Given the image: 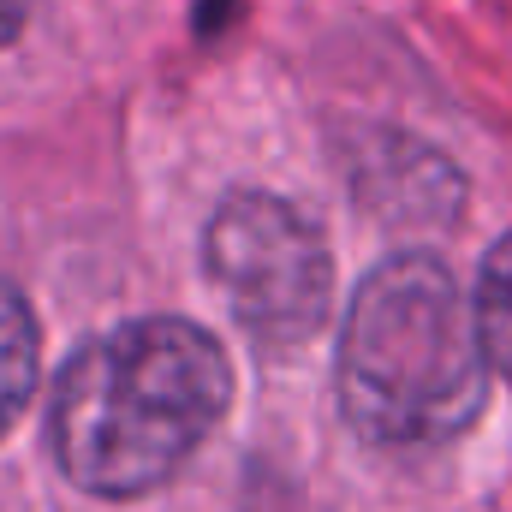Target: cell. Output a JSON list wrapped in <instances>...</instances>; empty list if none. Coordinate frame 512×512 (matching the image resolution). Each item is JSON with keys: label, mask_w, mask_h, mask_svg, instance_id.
I'll return each instance as SVG.
<instances>
[{"label": "cell", "mask_w": 512, "mask_h": 512, "mask_svg": "<svg viewBox=\"0 0 512 512\" xmlns=\"http://www.w3.org/2000/svg\"><path fill=\"white\" fill-rule=\"evenodd\" d=\"M227 399L233 364L209 328L137 316L60 370L48 411L54 465L96 501H137L209 441Z\"/></svg>", "instance_id": "1"}, {"label": "cell", "mask_w": 512, "mask_h": 512, "mask_svg": "<svg viewBox=\"0 0 512 512\" xmlns=\"http://www.w3.org/2000/svg\"><path fill=\"white\" fill-rule=\"evenodd\" d=\"M340 411L370 447H441L489 399V358L459 274L429 251L382 256L340 328Z\"/></svg>", "instance_id": "2"}, {"label": "cell", "mask_w": 512, "mask_h": 512, "mask_svg": "<svg viewBox=\"0 0 512 512\" xmlns=\"http://www.w3.org/2000/svg\"><path fill=\"white\" fill-rule=\"evenodd\" d=\"M203 268L256 346L286 352L328 322L334 256L322 227L268 191H233L203 233Z\"/></svg>", "instance_id": "3"}, {"label": "cell", "mask_w": 512, "mask_h": 512, "mask_svg": "<svg viewBox=\"0 0 512 512\" xmlns=\"http://www.w3.org/2000/svg\"><path fill=\"white\" fill-rule=\"evenodd\" d=\"M346 179L358 185V197L405 227H441L459 209V173L453 161H441L435 149H423L417 137L382 131L376 149H358V161L346 167Z\"/></svg>", "instance_id": "4"}, {"label": "cell", "mask_w": 512, "mask_h": 512, "mask_svg": "<svg viewBox=\"0 0 512 512\" xmlns=\"http://www.w3.org/2000/svg\"><path fill=\"white\" fill-rule=\"evenodd\" d=\"M36 370H42V334L36 316L24 304L18 286L0 280V435L18 423V411L36 393Z\"/></svg>", "instance_id": "5"}, {"label": "cell", "mask_w": 512, "mask_h": 512, "mask_svg": "<svg viewBox=\"0 0 512 512\" xmlns=\"http://www.w3.org/2000/svg\"><path fill=\"white\" fill-rule=\"evenodd\" d=\"M471 316H477V340H483V358L512 376V233L483 256V274H477V298H471Z\"/></svg>", "instance_id": "6"}, {"label": "cell", "mask_w": 512, "mask_h": 512, "mask_svg": "<svg viewBox=\"0 0 512 512\" xmlns=\"http://www.w3.org/2000/svg\"><path fill=\"white\" fill-rule=\"evenodd\" d=\"M30 6H36V0H0V48L18 42V30L30 24Z\"/></svg>", "instance_id": "7"}]
</instances>
